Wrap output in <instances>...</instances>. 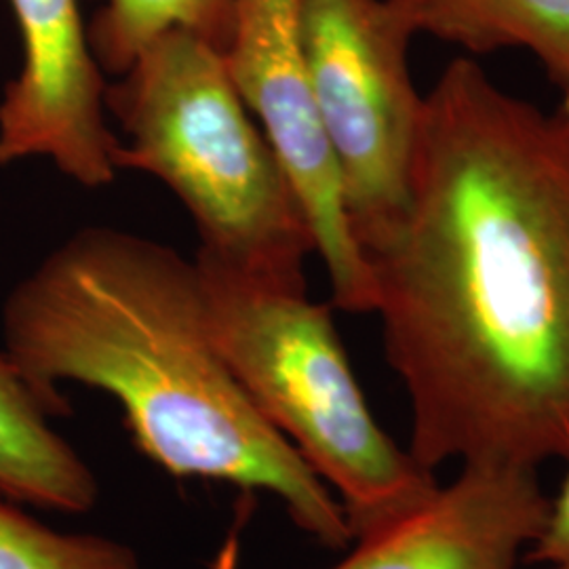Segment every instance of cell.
Wrapping results in <instances>:
<instances>
[{
  "label": "cell",
  "instance_id": "1",
  "mask_svg": "<svg viewBox=\"0 0 569 569\" xmlns=\"http://www.w3.org/2000/svg\"><path fill=\"white\" fill-rule=\"evenodd\" d=\"M367 264L416 462L568 458L569 100L542 110L449 63L406 216Z\"/></svg>",
  "mask_w": 569,
  "mask_h": 569
},
{
  "label": "cell",
  "instance_id": "2",
  "mask_svg": "<svg viewBox=\"0 0 569 569\" xmlns=\"http://www.w3.org/2000/svg\"><path fill=\"white\" fill-rule=\"evenodd\" d=\"M4 352L47 392L114 397L136 446L173 477L264 489L329 549L352 540L321 477L253 406L213 342L194 262L117 228H84L2 310Z\"/></svg>",
  "mask_w": 569,
  "mask_h": 569
},
{
  "label": "cell",
  "instance_id": "3",
  "mask_svg": "<svg viewBox=\"0 0 569 569\" xmlns=\"http://www.w3.org/2000/svg\"><path fill=\"white\" fill-rule=\"evenodd\" d=\"M106 108L127 133L117 167L176 192L199 230L201 258L306 287L315 237L305 204L220 49L186 30L164 32L106 87Z\"/></svg>",
  "mask_w": 569,
  "mask_h": 569
},
{
  "label": "cell",
  "instance_id": "4",
  "mask_svg": "<svg viewBox=\"0 0 569 569\" xmlns=\"http://www.w3.org/2000/svg\"><path fill=\"white\" fill-rule=\"evenodd\" d=\"M204 315L244 392L270 427L340 496L366 540L437 493L435 472L378 427L336 331L306 287L272 283L197 256Z\"/></svg>",
  "mask_w": 569,
  "mask_h": 569
},
{
  "label": "cell",
  "instance_id": "5",
  "mask_svg": "<svg viewBox=\"0 0 569 569\" xmlns=\"http://www.w3.org/2000/svg\"><path fill=\"white\" fill-rule=\"evenodd\" d=\"M413 34L388 0H302L312 96L366 260L390 241L409 203L425 106L407 66Z\"/></svg>",
  "mask_w": 569,
  "mask_h": 569
},
{
  "label": "cell",
  "instance_id": "6",
  "mask_svg": "<svg viewBox=\"0 0 569 569\" xmlns=\"http://www.w3.org/2000/svg\"><path fill=\"white\" fill-rule=\"evenodd\" d=\"M222 56L305 204L333 306L373 312L371 270L346 220L338 169L308 77L302 0H232V30Z\"/></svg>",
  "mask_w": 569,
  "mask_h": 569
},
{
  "label": "cell",
  "instance_id": "7",
  "mask_svg": "<svg viewBox=\"0 0 569 569\" xmlns=\"http://www.w3.org/2000/svg\"><path fill=\"white\" fill-rule=\"evenodd\" d=\"M21 70L0 102V164L42 157L87 188L112 182L121 140L106 121L103 70L81 0H11Z\"/></svg>",
  "mask_w": 569,
  "mask_h": 569
},
{
  "label": "cell",
  "instance_id": "8",
  "mask_svg": "<svg viewBox=\"0 0 569 569\" xmlns=\"http://www.w3.org/2000/svg\"><path fill=\"white\" fill-rule=\"evenodd\" d=\"M547 509L538 468L472 462L425 507L359 540L333 569H517ZM211 569H237L232 542Z\"/></svg>",
  "mask_w": 569,
  "mask_h": 569
},
{
  "label": "cell",
  "instance_id": "9",
  "mask_svg": "<svg viewBox=\"0 0 569 569\" xmlns=\"http://www.w3.org/2000/svg\"><path fill=\"white\" fill-rule=\"evenodd\" d=\"M66 411L60 392L37 387L0 352V496L39 509L87 512L98 502L93 470L51 427Z\"/></svg>",
  "mask_w": 569,
  "mask_h": 569
},
{
  "label": "cell",
  "instance_id": "10",
  "mask_svg": "<svg viewBox=\"0 0 569 569\" xmlns=\"http://www.w3.org/2000/svg\"><path fill=\"white\" fill-rule=\"evenodd\" d=\"M411 30L472 53L523 47L569 100V0H388Z\"/></svg>",
  "mask_w": 569,
  "mask_h": 569
},
{
  "label": "cell",
  "instance_id": "11",
  "mask_svg": "<svg viewBox=\"0 0 569 569\" xmlns=\"http://www.w3.org/2000/svg\"><path fill=\"white\" fill-rule=\"evenodd\" d=\"M89 30L103 72L121 77L143 49L171 30H186L224 51L232 0H103Z\"/></svg>",
  "mask_w": 569,
  "mask_h": 569
},
{
  "label": "cell",
  "instance_id": "12",
  "mask_svg": "<svg viewBox=\"0 0 569 569\" xmlns=\"http://www.w3.org/2000/svg\"><path fill=\"white\" fill-rule=\"evenodd\" d=\"M0 569H142L133 550L96 533H61L0 496Z\"/></svg>",
  "mask_w": 569,
  "mask_h": 569
},
{
  "label": "cell",
  "instance_id": "13",
  "mask_svg": "<svg viewBox=\"0 0 569 569\" xmlns=\"http://www.w3.org/2000/svg\"><path fill=\"white\" fill-rule=\"evenodd\" d=\"M568 472L549 509L538 538L528 549V559L542 569H569V456Z\"/></svg>",
  "mask_w": 569,
  "mask_h": 569
}]
</instances>
